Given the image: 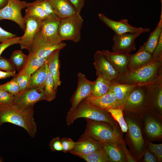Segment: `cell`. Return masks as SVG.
<instances>
[{
    "instance_id": "cell-37",
    "label": "cell",
    "mask_w": 162,
    "mask_h": 162,
    "mask_svg": "<svg viewBox=\"0 0 162 162\" xmlns=\"http://www.w3.org/2000/svg\"><path fill=\"white\" fill-rule=\"evenodd\" d=\"M31 75L19 73L15 77L21 91L28 87Z\"/></svg>"
},
{
    "instance_id": "cell-32",
    "label": "cell",
    "mask_w": 162,
    "mask_h": 162,
    "mask_svg": "<svg viewBox=\"0 0 162 162\" xmlns=\"http://www.w3.org/2000/svg\"><path fill=\"white\" fill-rule=\"evenodd\" d=\"M41 1L36 0L32 3H28L25 15L35 17L42 21L47 19L44 12Z\"/></svg>"
},
{
    "instance_id": "cell-19",
    "label": "cell",
    "mask_w": 162,
    "mask_h": 162,
    "mask_svg": "<svg viewBox=\"0 0 162 162\" xmlns=\"http://www.w3.org/2000/svg\"><path fill=\"white\" fill-rule=\"evenodd\" d=\"M126 84L118 83L113 80L111 81L110 89H112L116 94L118 107L124 108L125 103L129 95L137 85Z\"/></svg>"
},
{
    "instance_id": "cell-38",
    "label": "cell",
    "mask_w": 162,
    "mask_h": 162,
    "mask_svg": "<svg viewBox=\"0 0 162 162\" xmlns=\"http://www.w3.org/2000/svg\"><path fill=\"white\" fill-rule=\"evenodd\" d=\"M14 95L0 88V106L13 104Z\"/></svg>"
},
{
    "instance_id": "cell-1",
    "label": "cell",
    "mask_w": 162,
    "mask_h": 162,
    "mask_svg": "<svg viewBox=\"0 0 162 162\" xmlns=\"http://www.w3.org/2000/svg\"><path fill=\"white\" fill-rule=\"evenodd\" d=\"M162 79V57L148 64L119 74L116 82L126 84L144 85L155 83Z\"/></svg>"
},
{
    "instance_id": "cell-52",
    "label": "cell",
    "mask_w": 162,
    "mask_h": 162,
    "mask_svg": "<svg viewBox=\"0 0 162 162\" xmlns=\"http://www.w3.org/2000/svg\"><path fill=\"white\" fill-rule=\"evenodd\" d=\"M159 0L160 2L161 3V5H162V0Z\"/></svg>"
},
{
    "instance_id": "cell-39",
    "label": "cell",
    "mask_w": 162,
    "mask_h": 162,
    "mask_svg": "<svg viewBox=\"0 0 162 162\" xmlns=\"http://www.w3.org/2000/svg\"><path fill=\"white\" fill-rule=\"evenodd\" d=\"M148 147L150 152L156 157L157 160L159 162L162 160V144H155L150 142Z\"/></svg>"
},
{
    "instance_id": "cell-41",
    "label": "cell",
    "mask_w": 162,
    "mask_h": 162,
    "mask_svg": "<svg viewBox=\"0 0 162 162\" xmlns=\"http://www.w3.org/2000/svg\"><path fill=\"white\" fill-rule=\"evenodd\" d=\"M62 146V151L64 153L70 152L74 148L76 142L68 137H64L60 139Z\"/></svg>"
},
{
    "instance_id": "cell-47",
    "label": "cell",
    "mask_w": 162,
    "mask_h": 162,
    "mask_svg": "<svg viewBox=\"0 0 162 162\" xmlns=\"http://www.w3.org/2000/svg\"><path fill=\"white\" fill-rule=\"evenodd\" d=\"M74 6L78 13L80 14L85 4V0H68Z\"/></svg>"
},
{
    "instance_id": "cell-13",
    "label": "cell",
    "mask_w": 162,
    "mask_h": 162,
    "mask_svg": "<svg viewBox=\"0 0 162 162\" xmlns=\"http://www.w3.org/2000/svg\"><path fill=\"white\" fill-rule=\"evenodd\" d=\"M98 16L100 20L113 31L116 34L134 33L141 32L145 33L150 31L149 28H137L129 24L127 19L116 21L109 18L102 13L99 14Z\"/></svg>"
},
{
    "instance_id": "cell-16",
    "label": "cell",
    "mask_w": 162,
    "mask_h": 162,
    "mask_svg": "<svg viewBox=\"0 0 162 162\" xmlns=\"http://www.w3.org/2000/svg\"><path fill=\"white\" fill-rule=\"evenodd\" d=\"M100 51L119 74L129 70L128 64L130 54L111 52L108 50Z\"/></svg>"
},
{
    "instance_id": "cell-12",
    "label": "cell",
    "mask_w": 162,
    "mask_h": 162,
    "mask_svg": "<svg viewBox=\"0 0 162 162\" xmlns=\"http://www.w3.org/2000/svg\"><path fill=\"white\" fill-rule=\"evenodd\" d=\"M143 32L127 33L122 34H115L112 37L113 44L112 47V52L123 54H130L136 50V39L144 33Z\"/></svg>"
},
{
    "instance_id": "cell-21",
    "label": "cell",
    "mask_w": 162,
    "mask_h": 162,
    "mask_svg": "<svg viewBox=\"0 0 162 162\" xmlns=\"http://www.w3.org/2000/svg\"><path fill=\"white\" fill-rule=\"evenodd\" d=\"M152 54L145 50L141 46L133 54H130L128 64L129 70H132L146 65L153 60Z\"/></svg>"
},
{
    "instance_id": "cell-40",
    "label": "cell",
    "mask_w": 162,
    "mask_h": 162,
    "mask_svg": "<svg viewBox=\"0 0 162 162\" xmlns=\"http://www.w3.org/2000/svg\"><path fill=\"white\" fill-rule=\"evenodd\" d=\"M21 37H16L0 43V56L4 51L9 46L20 44Z\"/></svg>"
},
{
    "instance_id": "cell-29",
    "label": "cell",
    "mask_w": 162,
    "mask_h": 162,
    "mask_svg": "<svg viewBox=\"0 0 162 162\" xmlns=\"http://www.w3.org/2000/svg\"><path fill=\"white\" fill-rule=\"evenodd\" d=\"M46 70V78L44 84V90L46 100L51 101L56 97L57 89L54 87L53 77L48 68L47 61L45 63Z\"/></svg>"
},
{
    "instance_id": "cell-42",
    "label": "cell",
    "mask_w": 162,
    "mask_h": 162,
    "mask_svg": "<svg viewBox=\"0 0 162 162\" xmlns=\"http://www.w3.org/2000/svg\"><path fill=\"white\" fill-rule=\"evenodd\" d=\"M16 70L9 60L0 56V70L10 71H15Z\"/></svg>"
},
{
    "instance_id": "cell-23",
    "label": "cell",
    "mask_w": 162,
    "mask_h": 162,
    "mask_svg": "<svg viewBox=\"0 0 162 162\" xmlns=\"http://www.w3.org/2000/svg\"><path fill=\"white\" fill-rule=\"evenodd\" d=\"M102 144V147L106 153L109 162L125 161V155L118 144L112 142H106Z\"/></svg>"
},
{
    "instance_id": "cell-4",
    "label": "cell",
    "mask_w": 162,
    "mask_h": 162,
    "mask_svg": "<svg viewBox=\"0 0 162 162\" xmlns=\"http://www.w3.org/2000/svg\"><path fill=\"white\" fill-rule=\"evenodd\" d=\"M157 82L136 86L128 97L124 110L133 113H140L152 108L151 102V92Z\"/></svg>"
},
{
    "instance_id": "cell-2",
    "label": "cell",
    "mask_w": 162,
    "mask_h": 162,
    "mask_svg": "<svg viewBox=\"0 0 162 162\" xmlns=\"http://www.w3.org/2000/svg\"><path fill=\"white\" fill-rule=\"evenodd\" d=\"M33 106L22 108L12 104L0 106V126L5 123H10L25 129L32 137L37 131L33 117Z\"/></svg>"
},
{
    "instance_id": "cell-27",
    "label": "cell",
    "mask_w": 162,
    "mask_h": 162,
    "mask_svg": "<svg viewBox=\"0 0 162 162\" xmlns=\"http://www.w3.org/2000/svg\"><path fill=\"white\" fill-rule=\"evenodd\" d=\"M28 61L23 68L19 72L31 75L35 71L44 65L47 61L48 57L38 58L28 54Z\"/></svg>"
},
{
    "instance_id": "cell-35",
    "label": "cell",
    "mask_w": 162,
    "mask_h": 162,
    "mask_svg": "<svg viewBox=\"0 0 162 162\" xmlns=\"http://www.w3.org/2000/svg\"><path fill=\"white\" fill-rule=\"evenodd\" d=\"M124 108L118 107L114 109H110L107 111L110 112L113 119L118 123L123 132H126L128 130V127L125 120L123 114Z\"/></svg>"
},
{
    "instance_id": "cell-5",
    "label": "cell",
    "mask_w": 162,
    "mask_h": 162,
    "mask_svg": "<svg viewBox=\"0 0 162 162\" xmlns=\"http://www.w3.org/2000/svg\"><path fill=\"white\" fill-rule=\"evenodd\" d=\"M61 20L55 14L43 20L41 28L35 36L31 50L42 46L55 45L62 42L58 33Z\"/></svg>"
},
{
    "instance_id": "cell-33",
    "label": "cell",
    "mask_w": 162,
    "mask_h": 162,
    "mask_svg": "<svg viewBox=\"0 0 162 162\" xmlns=\"http://www.w3.org/2000/svg\"><path fill=\"white\" fill-rule=\"evenodd\" d=\"M28 59V55L25 54L21 50H17L12 52L9 60L16 69L20 71L25 66Z\"/></svg>"
},
{
    "instance_id": "cell-14",
    "label": "cell",
    "mask_w": 162,
    "mask_h": 162,
    "mask_svg": "<svg viewBox=\"0 0 162 162\" xmlns=\"http://www.w3.org/2000/svg\"><path fill=\"white\" fill-rule=\"evenodd\" d=\"M93 64L97 76L101 75L104 78L111 81L116 79L119 74L112 67L100 51H96L94 55Z\"/></svg>"
},
{
    "instance_id": "cell-24",
    "label": "cell",
    "mask_w": 162,
    "mask_h": 162,
    "mask_svg": "<svg viewBox=\"0 0 162 162\" xmlns=\"http://www.w3.org/2000/svg\"><path fill=\"white\" fill-rule=\"evenodd\" d=\"M162 34V7L159 22L155 29L150 34L147 41L142 45L144 49L152 54Z\"/></svg>"
},
{
    "instance_id": "cell-50",
    "label": "cell",
    "mask_w": 162,
    "mask_h": 162,
    "mask_svg": "<svg viewBox=\"0 0 162 162\" xmlns=\"http://www.w3.org/2000/svg\"><path fill=\"white\" fill-rule=\"evenodd\" d=\"M8 0H0V9L5 6L8 2Z\"/></svg>"
},
{
    "instance_id": "cell-51",
    "label": "cell",
    "mask_w": 162,
    "mask_h": 162,
    "mask_svg": "<svg viewBox=\"0 0 162 162\" xmlns=\"http://www.w3.org/2000/svg\"><path fill=\"white\" fill-rule=\"evenodd\" d=\"M2 161H3L2 160V159L0 158V162H2Z\"/></svg>"
},
{
    "instance_id": "cell-46",
    "label": "cell",
    "mask_w": 162,
    "mask_h": 162,
    "mask_svg": "<svg viewBox=\"0 0 162 162\" xmlns=\"http://www.w3.org/2000/svg\"><path fill=\"white\" fill-rule=\"evenodd\" d=\"M16 37V34L5 30L0 26V43Z\"/></svg>"
},
{
    "instance_id": "cell-43",
    "label": "cell",
    "mask_w": 162,
    "mask_h": 162,
    "mask_svg": "<svg viewBox=\"0 0 162 162\" xmlns=\"http://www.w3.org/2000/svg\"><path fill=\"white\" fill-rule=\"evenodd\" d=\"M41 2L44 12L47 18L55 14L49 0L42 1Z\"/></svg>"
},
{
    "instance_id": "cell-28",
    "label": "cell",
    "mask_w": 162,
    "mask_h": 162,
    "mask_svg": "<svg viewBox=\"0 0 162 162\" xmlns=\"http://www.w3.org/2000/svg\"><path fill=\"white\" fill-rule=\"evenodd\" d=\"M66 45L65 43L62 42L55 45L42 46L31 50L29 54L38 58H46L48 57L55 50H61Z\"/></svg>"
},
{
    "instance_id": "cell-30",
    "label": "cell",
    "mask_w": 162,
    "mask_h": 162,
    "mask_svg": "<svg viewBox=\"0 0 162 162\" xmlns=\"http://www.w3.org/2000/svg\"><path fill=\"white\" fill-rule=\"evenodd\" d=\"M97 76L95 81L94 89L90 95L99 97L106 94L109 91L111 81L104 78L100 74Z\"/></svg>"
},
{
    "instance_id": "cell-8",
    "label": "cell",
    "mask_w": 162,
    "mask_h": 162,
    "mask_svg": "<svg viewBox=\"0 0 162 162\" xmlns=\"http://www.w3.org/2000/svg\"><path fill=\"white\" fill-rule=\"evenodd\" d=\"M43 100H46L44 88L28 87L14 95L13 104L25 109L33 106L36 103Z\"/></svg>"
},
{
    "instance_id": "cell-15",
    "label": "cell",
    "mask_w": 162,
    "mask_h": 162,
    "mask_svg": "<svg viewBox=\"0 0 162 162\" xmlns=\"http://www.w3.org/2000/svg\"><path fill=\"white\" fill-rule=\"evenodd\" d=\"M102 147L101 143L90 136L83 134L76 142L74 148L70 152L76 156L77 154H87Z\"/></svg>"
},
{
    "instance_id": "cell-36",
    "label": "cell",
    "mask_w": 162,
    "mask_h": 162,
    "mask_svg": "<svg viewBox=\"0 0 162 162\" xmlns=\"http://www.w3.org/2000/svg\"><path fill=\"white\" fill-rule=\"evenodd\" d=\"M0 88L15 95L20 91L19 85L15 78L2 85H0Z\"/></svg>"
},
{
    "instance_id": "cell-34",
    "label": "cell",
    "mask_w": 162,
    "mask_h": 162,
    "mask_svg": "<svg viewBox=\"0 0 162 162\" xmlns=\"http://www.w3.org/2000/svg\"><path fill=\"white\" fill-rule=\"evenodd\" d=\"M76 156L84 159L87 162H109L108 158L102 147L90 154H77Z\"/></svg>"
},
{
    "instance_id": "cell-26",
    "label": "cell",
    "mask_w": 162,
    "mask_h": 162,
    "mask_svg": "<svg viewBox=\"0 0 162 162\" xmlns=\"http://www.w3.org/2000/svg\"><path fill=\"white\" fill-rule=\"evenodd\" d=\"M145 130L148 135L152 138H160L162 136L161 125L153 118L148 116L145 120Z\"/></svg>"
},
{
    "instance_id": "cell-6",
    "label": "cell",
    "mask_w": 162,
    "mask_h": 162,
    "mask_svg": "<svg viewBox=\"0 0 162 162\" xmlns=\"http://www.w3.org/2000/svg\"><path fill=\"white\" fill-rule=\"evenodd\" d=\"M85 119L86 124L83 134L93 138L101 143L112 142L121 145L124 143L116 129L109 124L87 118Z\"/></svg>"
},
{
    "instance_id": "cell-18",
    "label": "cell",
    "mask_w": 162,
    "mask_h": 162,
    "mask_svg": "<svg viewBox=\"0 0 162 162\" xmlns=\"http://www.w3.org/2000/svg\"><path fill=\"white\" fill-rule=\"evenodd\" d=\"M55 14L63 19L78 13L73 4L68 0H49Z\"/></svg>"
},
{
    "instance_id": "cell-20",
    "label": "cell",
    "mask_w": 162,
    "mask_h": 162,
    "mask_svg": "<svg viewBox=\"0 0 162 162\" xmlns=\"http://www.w3.org/2000/svg\"><path fill=\"white\" fill-rule=\"evenodd\" d=\"M132 145L137 151H140L144 146V141L140 127L134 120L126 118L125 120Z\"/></svg>"
},
{
    "instance_id": "cell-49",
    "label": "cell",
    "mask_w": 162,
    "mask_h": 162,
    "mask_svg": "<svg viewBox=\"0 0 162 162\" xmlns=\"http://www.w3.org/2000/svg\"><path fill=\"white\" fill-rule=\"evenodd\" d=\"M16 75V71H4L0 70V80Z\"/></svg>"
},
{
    "instance_id": "cell-17",
    "label": "cell",
    "mask_w": 162,
    "mask_h": 162,
    "mask_svg": "<svg viewBox=\"0 0 162 162\" xmlns=\"http://www.w3.org/2000/svg\"><path fill=\"white\" fill-rule=\"evenodd\" d=\"M85 99L106 110L118 107L116 94L110 89L106 93L100 96L96 97L90 94Z\"/></svg>"
},
{
    "instance_id": "cell-31",
    "label": "cell",
    "mask_w": 162,
    "mask_h": 162,
    "mask_svg": "<svg viewBox=\"0 0 162 162\" xmlns=\"http://www.w3.org/2000/svg\"><path fill=\"white\" fill-rule=\"evenodd\" d=\"M46 78V70L45 64L31 75L28 87H38L44 88Z\"/></svg>"
},
{
    "instance_id": "cell-7",
    "label": "cell",
    "mask_w": 162,
    "mask_h": 162,
    "mask_svg": "<svg viewBox=\"0 0 162 162\" xmlns=\"http://www.w3.org/2000/svg\"><path fill=\"white\" fill-rule=\"evenodd\" d=\"M84 20L80 14L61 19L58 33L62 41L79 42L81 39V30Z\"/></svg>"
},
{
    "instance_id": "cell-44",
    "label": "cell",
    "mask_w": 162,
    "mask_h": 162,
    "mask_svg": "<svg viewBox=\"0 0 162 162\" xmlns=\"http://www.w3.org/2000/svg\"><path fill=\"white\" fill-rule=\"evenodd\" d=\"M49 145L50 149L53 152L62 151V145L59 137H56L52 139L50 142Z\"/></svg>"
},
{
    "instance_id": "cell-22",
    "label": "cell",
    "mask_w": 162,
    "mask_h": 162,
    "mask_svg": "<svg viewBox=\"0 0 162 162\" xmlns=\"http://www.w3.org/2000/svg\"><path fill=\"white\" fill-rule=\"evenodd\" d=\"M60 50H54L49 56L47 61L49 70L54 80V87L57 89L62 83L60 79V63L59 59Z\"/></svg>"
},
{
    "instance_id": "cell-48",
    "label": "cell",
    "mask_w": 162,
    "mask_h": 162,
    "mask_svg": "<svg viewBox=\"0 0 162 162\" xmlns=\"http://www.w3.org/2000/svg\"><path fill=\"white\" fill-rule=\"evenodd\" d=\"M144 161L146 162H155L157 160L155 156L148 151H146L144 154Z\"/></svg>"
},
{
    "instance_id": "cell-10",
    "label": "cell",
    "mask_w": 162,
    "mask_h": 162,
    "mask_svg": "<svg viewBox=\"0 0 162 162\" xmlns=\"http://www.w3.org/2000/svg\"><path fill=\"white\" fill-rule=\"evenodd\" d=\"M77 76V87L70 99L71 107L67 116L71 114L79 104L92 93L94 87L95 81L89 80L84 74L79 72Z\"/></svg>"
},
{
    "instance_id": "cell-3",
    "label": "cell",
    "mask_w": 162,
    "mask_h": 162,
    "mask_svg": "<svg viewBox=\"0 0 162 162\" xmlns=\"http://www.w3.org/2000/svg\"><path fill=\"white\" fill-rule=\"evenodd\" d=\"M82 118L105 122L116 129L117 128L116 123L110 112L85 99L71 114L66 116L67 125L70 126L76 119Z\"/></svg>"
},
{
    "instance_id": "cell-9",
    "label": "cell",
    "mask_w": 162,
    "mask_h": 162,
    "mask_svg": "<svg viewBox=\"0 0 162 162\" xmlns=\"http://www.w3.org/2000/svg\"><path fill=\"white\" fill-rule=\"evenodd\" d=\"M27 4L25 1L20 0H8L6 5L0 9V21L6 19L13 21L24 31L26 22L21 11L26 8Z\"/></svg>"
},
{
    "instance_id": "cell-53",
    "label": "cell",
    "mask_w": 162,
    "mask_h": 162,
    "mask_svg": "<svg viewBox=\"0 0 162 162\" xmlns=\"http://www.w3.org/2000/svg\"><path fill=\"white\" fill-rule=\"evenodd\" d=\"M40 0V1H44V0Z\"/></svg>"
},
{
    "instance_id": "cell-45",
    "label": "cell",
    "mask_w": 162,
    "mask_h": 162,
    "mask_svg": "<svg viewBox=\"0 0 162 162\" xmlns=\"http://www.w3.org/2000/svg\"><path fill=\"white\" fill-rule=\"evenodd\" d=\"M153 60L162 57V34L161 35L156 47L152 53Z\"/></svg>"
},
{
    "instance_id": "cell-25",
    "label": "cell",
    "mask_w": 162,
    "mask_h": 162,
    "mask_svg": "<svg viewBox=\"0 0 162 162\" xmlns=\"http://www.w3.org/2000/svg\"><path fill=\"white\" fill-rule=\"evenodd\" d=\"M151 102L152 108L160 114L162 112V79L156 82L151 92Z\"/></svg>"
},
{
    "instance_id": "cell-11",
    "label": "cell",
    "mask_w": 162,
    "mask_h": 162,
    "mask_svg": "<svg viewBox=\"0 0 162 162\" xmlns=\"http://www.w3.org/2000/svg\"><path fill=\"white\" fill-rule=\"evenodd\" d=\"M26 22L24 33L21 37L20 45L22 49L27 50L31 52L35 36L40 30L42 21L33 16L25 15L24 17Z\"/></svg>"
}]
</instances>
